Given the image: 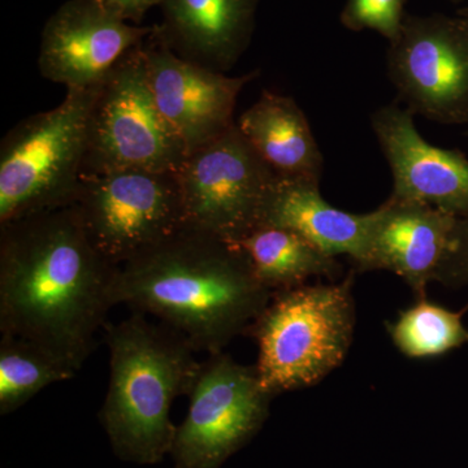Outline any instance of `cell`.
I'll use <instances>...</instances> for the list:
<instances>
[{
    "mask_svg": "<svg viewBox=\"0 0 468 468\" xmlns=\"http://www.w3.org/2000/svg\"><path fill=\"white\" fill-rule=\"evenodd\" d=\"M117 270L72 206L0 226V334L41 345L80 371L115 306Z\"/></svg>",
    "mask_w": 468,
    "mask_h": 468,
    "instance_id": "obj_1",
    "label": "cell"
},
{
    "mask_svg": "<svg viewBox=\"0 0 468 468\" xmlns=\"http://www.w3.org/2000/svg\"><path fill=\"white\" fill-rule=\"evenodd\" d=\"M272 295L239 245L189 224L119 267L113 282L115 306L154 316L209 356L248 334Z\"/></svg>",
    "mask_w": 468,
    "mask_h": 468,
    "instance_id": "obj_2",
    "label": "cell"
},
{
    "mask_svg": "<svg viewBox=\"0 0 468 468\" xmlns=\"http://www.w3.org/2000/svg\"><path fill=\"white\" fill-rule=\"evenodd\" d=\"M110 383L101 426L120 460L156 464L171 452L175 399L189 396L201 363L196 347L171 326L144 314L104 325Z\"/></svg>",
    "mask_w": 468,
    "mask_h": 468,
    "instance_id": "obj_3",
    "label": "cell"
},
{
    "mask_svg": "<svg viewBox=\"0 0 468 468\" xmlns=\"http://www.w3.org/2000/svg\"><path fill=\"white\" fill-rule=\"evenodd\" d=\"M354 273L334 284L273 292L249 328L258 341L261 387L275 397L320 383L343 365L356 326Z\"/></svg>",
    "mask_w": 468,
    "mask_h": 468,
    "instance_id": "obj_4",
    "label": "cell"
},
{
    "mask_svg": "<svg viewBox=\"0 0 468 468\" xmlns=\"http://www.w3.org/2000/svg\"><path fill=\"white\" fill-rule=\"evenodd\" d=\"M100 86L69 89L55 109L27 117L3 137L0 226L72 205Z\"/></svg>",
    "mask_w": 468,
    "mask_h": 468,
    "instance_id": "obj_5",
    "label": "cell"
},
{
    "mask_svg": "<svg viewBox=\"0 0 468 468\" xmlns=\"http://www.w3.org/2000/svg\"><path fill=\"white\" fill-rule=\"evenodd\" d=\"M70 206L92 246L116 267L187 224L176 172L120 169L82 176Z\"/></svg>",
    "mask_w": 468,
    "mask_h": 468,
    "instance_id": "obj_6",
    "label": "cell"
},
{
    "mask_svg": "<svg viewBox=\"0 0 468 468\" xmlns=\"http://www.w3.org/2000/svg\"><path fill=\"white\" fill-rule=\"evenodd\" d=\"M186 156L183 141L156 104L140 46L100 86L82 176L120 169L176 172Z\"/></svg>",
    "mask_w": 468,
    "mask_h": 468,
    "instance_id": "obj_7",
    "label": "cell"
},
{
    "mask_svg": "<svg viewBox=\"0 0 468 468\" xmlns=\"http://www.w3.org/2000/svg\"><path fill=\"white\" fill-rule=\"evenodd\" d=\"M189 411L176 430L175 468H220L260 432L273 399L255 366L221 353L201 363L189 396Z\"/></svg>",
    "mask_w": 468,
    "mask_h": 468,
    "instance_id": "obj_8",
    "label": "cell"
},
{
    "mask_svg": "<svg viewBox=\"0 0 468 468\" xmlns=\"http://www.w3.org/2000/svg\"><path fill=\"white\" fill-rule=\"evenodd\" d=\"M176 175L187 224L234 245L260 226L277 176L237 124L187 154Z\"/></svg>",
    "mask_w": 468,
    "mask_h": 468,
    "instance_id": "obj_9",
    "label": "cell"
},
{
    "mask_svg": "<svg viewBox=\"0 0 468 468\" xmlns=\"http://www.w3.org/2000/svg\"><path fill=\"white\" fill-rule=\"evenodd\" d=\"M388 75L406 109L445 125L468 124V23L408 16L389 42Z\"/></svg>",
    "mask_w": 468,
    "mask_h": 468,
    "instance_id": "obj_10",
    "label": "cell"
},
{
    "mask_svg": "<svg viewBox=\"0 0 468 468\" xmlns=\"http://www.w3.org/2000/svg\"><path fill=\"white\" fill-rule=\"evenodd\" d=\"M151 90L160 112L186 147L201 149L236 124L237 98L260 70L228 76L176 54L162 39L144 46Z\"/></svg>",
    "mask_w": 468,
    "mask_h": 468,
    "instance_id": "obj_11",
    "label": "cell"
},
{
    "mask_svg": "<svg viewBox=\"0 0 468 468\" xmlns=\"http://www.w3.org/2000/svg\"><path fill=\"white\" fill-rule=\"evenodd\" d=\"M146 33L126 24L101 0H73L45 27L39 72L67 90L92 88L140 48Z\"/></svg>",
    "mask_w": 468,
    "mask_h": 468,
    "instance_id": "obj_12",
    "label": "cell"
},
{
    "mask_svg": "<svg viewBox=\"0 0 468 468\" xmlns=\"http://www.w3.org/2000/svg\"><path fill=\"white\" fill-rule=\"evenodd\" d=\"M371 126L393 175L392 197L468 217V159L427 143L414 113L399 104L375 111Z\"/></svg>",
    "mask_w": 468,
    "mask_h": 468,
    "instance_id": "obj_13",
    "label": "cell"
},
{
    "mask_svg": "<svg viewBox=\"0 0 468 468\" xmlns=\"http://www.w3.org/2000/svg\"><path fill=\"white\" fill-rule=\"evenodd\" d=\"M458 218L424 203L390 196L369 212L367 237L358 271L396 273L418 298L435 282Z\"/></svg>",
    "mask_w": 468,
    "mask_h": 468,
    "instance_id": "obj_14",
    "label": "cell"
},
{
    "mask_svg": "<svg viewBox=\"0 0 468 468\" xmlns=\"http://www.w3.org/2000/svg\"><path fill=\"white\" fill-rule=\"evenodd\" d=\"M162 39L181 58L226 73L248 48L260 0H165Z\"/></svg>",
    "mask_w": 468,
    "mask_h": 468,
    "instance_id": "obj_15",
    "label": "cell"
},
{
    "mask_svg": "<svg viewBox=\"0 0 468 468\" xmlns=\"http://www.w3.org/2000/svg\"><path fill=\"white\" fill-rule=\"evenodd\" d=\"M369 214H349L323 198L320 183L277 175L261 208L260 226L286 228L331 257L362 261ZM258 226V227H260Z\"/></svg>",
    "mask_w": 468,
    "mask_h": 468,
    "instance_id": "obj_16",
    "label": "cell"
},
{
    "mask_svg": "<svg viewBox=\"0 0 468 468\" xmlns=\"http://www.w3.org/2000/svg\"><path fill=\"white\" fill-rule=\"evenodd\" d=\"M236 124L277 175L320 183L324 159L309 120L292 97L263 91Z\"/></svg>",
    "mask_w": 468,
    "mask_h": 468,
    "instance_id": "obj_17",
    "label": "cell"
},
{
    "mask_svg": "<svg viewBox=\"0 0 468 468\" xmlns=\"http://www.w3.org/2000/svg\"><path fill=\"white\" fill-rule=\"evenodd\" d=\"M239 246L261 284L272 292L306 284L310 277L335 280L343 270L335 257L286 228L257 227Z\"/></svg>",
    "mask_w": 468,
    "mask_h": 468,
    "instance_id": "obj_18",
    "label": "cell"
},
{
    "mask_svg": "<svg viewBox=\"0 0 468 468\" xmlns=\"http://www.w3.org/2000/svg\"><path fill=\"white\" fill-rule=\"evenodd\" d=\"M75 368L41 345L2 335L0 340V414L8 415L46 387L69 380Z\"/></svg>",
    "mask_w": 468,
    "mask_h": 468,
    "instance_id": "obj_19",
    "label": "cell"
},
{
    "mask_svg": "<svg viewBox=\"0 0 468 468\" xmlns=\"http://www.w3.org/2000/svg\"><path fill=\"white\" fill-rule=\"evenodd\" d=\"M461 313L432 303L426 297L401 311L387 331L399 353L411 359L435 358L468 344Z\"/></svg>",
    "mask_w": 468,
    "mask_h": 468,
    "instance_id": "obj_20",
    "label": "cell"
},
{
    "mask_svg": "<svg viewBox=\"0 0 468 468\" xmlns=\"http://www.w3.org/2000/svg\"><path fill=\"white\" fill-rule=\"evenodd\" d=\"M406 0H347L340 21L353 32L374 30L392 42L405 21Z\"/></svg>",
    "mask_w": 468,
    "mask_h": 468,
    "instance_id": "obj_21",
    "label": "cell"
},
{
    "mask_svg": "<svg viewBox=\"0 0 468 468\" xmlns=\"http://www.w3.org/2000/svg\"><path fill=\"white\" fill-rule=\"evenodd\" d=\"M435 282L452 288L468 285V217L458 218Z\"/></svg>",
    "mask_w": 468,
    "mask_h": 468,
    "instance_id": "obj_22",
    "label": "cell"
},
{
    "mask_svg": "<svg viewBox=\"0 0 468 468\" xmlns=\"http://www.w3.org/2000/svg\"><path fill=\"white\" fill-rule=\"evenodd\" d=\"M111 11L116 12L119 16L125 18H138L151 5L165 0H101Z\"/></svg>",
    "mask_w": 468,
    "mask_h": 468,
    "instance_id": "obj_23",
    "label": "cell"
},
{
    "mask_svg": "<svg viewBox=\"0 0 468 468\" xmlns=\"http://www.w3.org/2000/svg\"><path fill=\"white\" fill-rule=\"evenodd\" d=\"M458 15H460L461 17H463L468 23V7L461 9V11L458 12Z\"/></svg>",
    "mask_w": 468,
    "mask_h": 468,
    "instance_id": "obj_24",
    "label": "cell"
},
{
    "mask_svg": "<svg viewBox=\"0 0 468 468\" xmlns=\"http://www.w3.org/2000/svg\"><path fill=\"white\" fill-rule=\"evenodd\" d=\"M452 2H461V0H452Z\"/></svg>",
    "mask_w": 468,
    "mask_h": 468,
    "instance_id": "obj_25",
    "label": "cell"
},
{
    "mask_svg": "<svg viewBox=\"0 0 468 468\" xmlns=\"http://www.w3.org/2000/svg\"><path fill=\"white\" fill-rule=\"evenodd\" d=\"M467 135H468V132H467Z\"/></svg>",
    "mask_w": 468,
    "mask_h": 468,
    "instance_id": "obj_26",
    "label": "cell"
}]
</instances>
